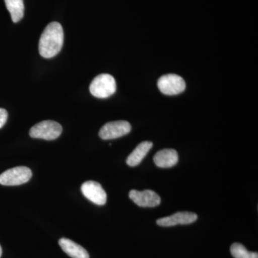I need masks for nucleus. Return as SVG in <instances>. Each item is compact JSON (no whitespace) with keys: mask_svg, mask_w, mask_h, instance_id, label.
<instances>
[{"mask_svg":"<svg viewBox=\"0 0 258 258\" xmlns=\"http://www.w3.org/2000/svg\"><path fill=\"white\" fill-rule=\"evenodd\" d=\"M64 32L62 25L52 22L44 30L39 41V52L45 58L55 57L63 45Z\"/></svg>","mask_w":258,"mask_h":258,"instance_id":"1","label":"nucleus"},{"mask_svg":"<svg viewBox=\"0 0 258 258\" xmlns=\"http://www.w3.org/2000/svg\"><path fill=\"white\" fill-rule=\"evenodd\" d=\"M90 92L98 98H106L114 94L116 91L115 79L110 74L98 75L90 85Z\"/></svg>","mask_w":258,"mask_h":258,"instance_id":"2","label":"nucleus"},{"mask_svg":"<svg viewBox=\"0 0 258 258\" xmlns=\"http://www.w3.org/2000/svg\"><path fill=\"white\" fill-rule=\"evenodd\" d=\"M62 132L60 123L54 120H43L32 127L30 136L32 138L52 141L58 138Z\"/></svg>","mask_w":258,"mask_h":258,"instance_id":"3","label":"nucleus"},{"mask_svg":"<svg viewBox=\"0 0 258 258\" xmlns=\"http://www.w3.org/2000/svg\"><path fill=\"white\" fill-rule=\"evenodd\" d=\"M32 176V171L27 166H16L0 174V184L18 186L28 182Z\"/></svg>","mask_w":258,"mask_h":258,"instance_id":"4","label":"nucleus"},{"mask_svg":"<svg viewBox=\"0 0 258 258\" xmlns=\"http://www.w3.org/2000/svg\"><path fill=\"white\" fill-rule=\"evenodd\" d=\"M158 88L161 93L174 96L182 93L186 88L184 80L176 74H166L158 80Z\"/></svg>","mask_w":258,"mask_h":258,"instance_id":"5","label":"nucleus"},{"mask_svg":"<svg viewBox=\"0 0 258 258\" xmlns=\"http://www.w3.org/2000/svg\"><path fill=\"white\" fill-rule=\"evenodd\" d=\"M131 130L132 125L126 120H115L106 123L98 134L103 140H111L126 135Z\"/></svg>","mask_w":258,"mask_h":258,"instance_id":"6","label":"nucleus"},{"mask_svg":"<svg viewBox=\"0 0 258 258\" xmlns=\"http://www.w3.org/2000/svg\"><path fill=\"white\" fill-rule=\"evenodd\" d=\"M81 191L88 200L95 205L103 206L106 205L107 195L101 184L95 181H88L81 186Z\"/></svg>","mask_w":258,"mask_h":258,"instance_id":"7","label":"nucleus"},{"mask_svg":"<svg viewBox=\"0 0 258 258\" xmlns=\"http://www.w3.org/2000/svg\"><path fill=\"white\" fill-rule=\"evenodd\" d=\"M128 196L136 205L142 208H155L161 203L159 195L150 189L142 191L133 189L129 192Z\"/></svg>","mask_w":258,"mask_h":258,"instance_id":"8","label":"nucleus"},{"mask_svg":"<svg viewBox=\"0 0 258 258\" xmlns=\"http://www.w3.org/2000/svg\"><path fill=\"white\" fill-rule=\"evenodd\" d=\"M197 220L198 215L194 212H179L171 216L159 219L157 223L161 227H173L177 225H189L196 222Z\"/></svg>","mask_w":258,"mask_h":258,"instance_id":"9","label":"nucleus"},{"mask_svg":"<svg viewBox=\"0 0 258 258\" xmlns=\"http://www.w3.org/2000/svg\"><path fill=\"white\" fill-rule=\"evenodd\" d=\"M179 161V155L174 149H165L155 154L154 161L158 167L170 168L175 166Z\"/></svg>","mask_w":258,"mask_h":258,"instance_id":"10","label":"nucleus"},{"mask_svg":"<svg viewBox=\"0 0 258 258\" xmlns=\"http://www.w3.org/2000/svg\"><path fill=\"white\" fill-rule=\"evenodd\" d=\"M61 248L72 258H89V254L82 246L67 238H61L58 242Z\"/></svg>","mask_w":258,"mask_h":258,"instance_id":"11","label":"nucleus"},{"mask_svg":"<svg viewBox=\"0 0 258 258\" xmlns=\"http://www.w3.org/2000/svg\"><path fill=\"white\" fill-rule=\"evenodd\" d=\"M152 147L153 143L151 142H143L139 144L127 158L126 164L132 167L138 166Z\"/></svg>","mask_w":258,"mask_h":258,"instance_id":"12","label":"nucleus"},{"mask_svg":"<svg viewBox=\"0 0 258 258\" xmlns=\"http://www.w3.org/2000/svg\"><path fill=\"white\" fill-rule=\"evenodd\" d=\"M5 2L13 23L20 22L23 18L25 10L23 0H5Z\"/></svg>","mask_w":258,"mask_h":258,"instance_id":"13","label":"nucleus"},{"mask_svg":"<svg viewBox=\"0 0 258 258\" xmlns=\"http://www.w3.org/2000/svg\"><path fill=\"white\" fill-rule=\"evenodd\" d=\"M230 252L235 258H258L257 252H249L242 244H232L230 247Z\"/></svg>","mask_w":258,"mask_h":258,"instance_id":"14","label":"nucleus"},{"mask_svg":"<svg viewBox=\"0 0 258 258\" xmlns=\"http://www.w3.org/2000/svg\"><path fill=\"white\" fill-rule=\"evenodd\" d=\"M8 111L4 109V108H0V128L4 126V125L6 123L7 120H8Z\"/></svg>","mask_w":258,"mask_h":258,"instance_id":"15","label":"nucleus"},{"mask_svg":"<svg viewBox=\"0 0 258 258\" xmlns=\"http://www.w3.org/2000/svg\"><path fill=\"white\" fill-rule=\"evenodd\" d=\"M2 254H3V249H2L1 245H0V257H1Z\"/></svg>","mask_w":258,"mask_h":258,"instance_id":"16","label":"nucleus"}]
</instances>
